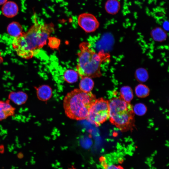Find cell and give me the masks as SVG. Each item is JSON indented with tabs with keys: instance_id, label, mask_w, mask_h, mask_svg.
Returning a JSON list of instances; mask_svg holds the SVG:
<instances>
[{
	"instance_id": "cell-1",
	"label": "cell",
	"mask_w": 169,
	"mask_h": 169,
	"mask_svg": "<svg viewBox=\"0 0 169 169\" xmlns=\"http://www.w3.org/2000/svg\"><path fill=\"white\" fill-rule=\"evenodd\" d=\"M54 30L52 23H41L34 17L33 24L29 29L14 38L12 47L20 57L27 59H31L46 45L49 35Z\"/></svg>"
},
{
	"instance_id": "cell-2",
	"label": "cell",
	"mask_w": 169,
	"mask_h": 169,
	"mask_svg": "<svg viewBox=\"0 0 169 169\" xmlns=\"http://www.w3.org/2000/svg\"><path fill=\"white\" fill-rule=\"evenodd\" d=\"M79 47L80 51L78 54L76 69L79 77L81 78L84 77H100L101 65L108 55L103 51L96 52L90 48V44L87 42L81 43Z\"/></svg>"
},
{
	"instance_id": "cell-3",
	"label": "cell",
	"mask_w": 169,
	"mask_h": 169,
	"mask_svg": "<svg viewBox=\"0 0 169 169\" xmlns=\"http://www.w3.org/2000/svg\"><path fill=\"white\" fill-rule=\"evenodd\" d=\"M96 98L91 92H84L75 89L68 93L63 101L65 113L69 118L76 120L86 119L89 110Z\"/></svg>"
},
{
	"instance_id": "cell-4",
	"label": "cell",
	"mask_w": 169,
	"mask_h": 169,
	"mask_svg": "<svg viewBox=\"0 0 169 169\" xmlns=\"http://www.w3.org/2000/svg\"><path fill=\"white\" fill-rule=\"evenodd\" d=\"M110 122L122 131L131 130L134 127V113L132 106L120 97L109 101Z\"/></svg>"
},
{
	"instance_id": "cell-5",
	"label": "cell",
	"mask_w": 169,
	"mask_h": 169,
	"mask_svg": "<svg viewBox=\"0 0 169 169\" xmlns=\"http://www.w3.org/2000/svg\"><path fill=\"white\" fill-rule=\"evenodd\" d=\"M109 117V101L103 98L96 99L91 106L87 120L98 126L105 122Z\"/></svg>"
},
{
	"instance_id": "cell-6",
	"label": "cell",
	"mask_w": 169,
	"mask_h": 169,
	"mask_svg": "<svg viewBox=\"0 0 169 169\" xmlns=\"http://www.w3.org/2000/svg\"><path fill=\"white\" fill-rule=\"evenodd\" d=\"M77 21L79 25L88 33L95 31L100 25L97 18L93 14L89 13H83L79 14Z\"/></svg>"
},
{
	"instance_id": "cell-7",
	"label": "cell",
	"mask_w": 169,
	"mask_h": 169,
	"mask_svg": "<svg viewBox=\"0 0 169 169\" xmlns=\"http://www.w3.org/2000/svg\"><path fill=\"white\" fill-rule=\"evenodd\" d=\"M15 111V108L10 104L9 100L6 101L0 100V121L13 115Z\"/></svg>"
},
{
	"instance_id": "cell-8",
	"label": "cell",
	"mask_w": 169,
	"mask_h": 169,
	"mask_svg": "<svg viewBox=\"0 0 169 169\" xmlns=\"http://www.w3.org/2000/svg\"><path fill=\"white\" fill-rule=\"evenodd\" d=\"M8 100L18 105L25 104L28 99V95L23 91H11L8 95Z\"/></svg>"
},
{
	"instance_id": "cell-9",
	"label": "cell",
	"mask_w": 169,
	"mask_h": 169,
	"mask_svg": "<svg viewBox=\"0 0 169 169\" xmlns=\"http://www.w3.org/2000/svg\"><path fill=\"white\" fill-rule=\"evenodd\" d=\"M36 91L37 96L39 100L47 101L49 100L52 95L51 88L47 85H43L38 87H34Z\"/></svg>"
},
{
	"instance_id": "cell-10",
	"label": "cell",
	"mask_w": 169,
	"mask_h": 169,
	"mask_svg": "<svg viewBox=\"0 0 169 169\" xmlns=\"http://www.w3.org/2000/svg\"><path fill=\"white\" fill-rule=\"evenodd\" d=\"M2 10L4 15L7 17L11 18L17 15L18 8L15 3L9 1L6 2L3 4Z\"/></svg>"
},
{
	"instance_id": "cell-11",
	"label": "cell",
	"mask_w": 169,
	"mask_h": 169,
	"mask_svg": "<svg viewBox=\"0 0 169 169\" xmlns=\"http://www.w3.org/2000/svg\"><path fill=\"white\" fill-rule=\"evenodd\" d=\"M7 31L9 35L14 38L20 36L23 32L21 25L15 22L9 24L7 27Z\"/></svg>"
},
{
	"instance_id": "cell-12",
	"label": "cell",
	"mask_w": 169,
	"mask_h": 169,
	"mask_svg": "<svg viewBox=\"0 0 169 169\" xmlns=\"http://www.w3.org/2000/svg\"><path fill=\"white\" fill-rule=\"evenodd\" d=\"M120 8V4L118 0H107L105 4L106 12L111 15L117 13Z\"/></svg>"
},
{
	"instance_id": "cell-13",
	"label": "cell",
	"mask_w": 169,
	"mask_h": 169,
	"mask_svg": "<svg viewBox=\"0 0 169 169\" xmlns=\"http://www.w3.org/2000/svg\"><path fill=\"white\" fill-rule=\"evenodd\" d=\"M151 35L154 41L158 42L164 41L166 40L167 37L166 31L159 27L152 29L151 32Z\"/></svg>"
},
{
	"instance_id": "cell-14",
	"label": "cell",
	"mask_w": 169,
	"mask_h": 169,
	"mask_svg": "<svg viewBox=\"0 0 169 169\" xmlns=\"http://www.w3.org/2000/svg\"><path fill=\"white\" fill-rule=\"evenodd\" d=\"M94 83L92 78L84 77L81 78L79 83V89L85 92H91L93 88Z\"/></svg>"
},
{
	"instance_id": "cell-15",
	"label": "cell",
	"mask_w": 169,
	"mask_h": 169,
	"mask_svg": "<svg viewBox=\"0 0 169 169\" xmlns=\"http://www.w3.org/2000/svg\"><path fill=\"white\" fill-rule=\"evenodd\" d=\"M120 97L125 101L129 103L133 97L132 89L129 86H124L120 90Z\"/></svg>"
},
{
	"instance_id": "cell-16",
	"label": "cell",
	"mask_w": 169,
	"mask_h": 169,
	"mask_svg": "<svg viewBox=\"0 0 169 169\" xmlns=\"http://www.w3.org/2000/svg\"><path fill=\"white\" fill-rule=\"evenodd\" d=\"M79 74L77 71L73 69H68L64 73V80L68 83H73L78 81Z\"/></svg>"
},
{
	"instance_id": "cell-17",
	"label": "cell",
	"mask_w": 169,
	"mask_h": 169,
	"mask_svg": "<svg viewBox=\"0 0 169 169\" xmlns=\"http://www.w3.org/2000/svg\"><path fill=\"white\" fill-rule=\"evenodd\" d=\"M135 76L136 80L141 83L146 82L149 78V74L147 70L143 68H139L136 70Z\"/></svg>"
},
{
	"instance_id": "cell-18",
	"label": "cell",
	"mask_w": 169,
	"mask_h": 169,
	"mask_svg": "<svg viewBox=\"0 0 169 169\" xmlns=\"http://www.w3.org/2000/svg\"><path fill=\"white\" fill-rule=\"evenodd\" d=\"M135 93L138 97L145 98L149 95L150 90L146 85L140 84L136 86L135 89Z\"/></svg>"
},
{
	"instance_id": "cell-19",
	"label": "cell",
	"mask_w": 169,
	"mask_h": 169,
	"mask_svg": "<svg viewBox=\"0 0 169 169\" xmlns=\"http://www.w3.org/2000/svg\"><path fill=\"white\" fill-rule=\"evenodd\" d=\"M133 109L134 113L139 116L144 115L147 111L146 106L142 103L136 104L133 108Z\"/></svg>"
},
{
	"instance_id": "cell-20",
	"label": "cell",
	"mask_w": 169,
	"mask_h": 169,
	"mask_svg": "<svg viewBox=\"0 0 169 169\" xmlns=\"http://www.w3.org/2000/svg\"><path fill=\"white\" fill-rule=\"evenodd\" d=\"M49 45L52 48H56L58 47L60 44L59 40L55 37H49L48 38Z\"/></svg>"
},
{
	"instance_id": "cell-21",
	"label": "cell",
	"mask_w": 169,
	"mask_h": 169,
	"mask_svg": "<svg viewBox=\"0 0 169 169\" xmlns=\"http://www.w3.org/2000/svg\"><path fill=\"white\" fill-rule=\"evenodd\" d=\"M105 169H124L120 165H115L113 164L107 165L106 166Z\"/></svg>"
},
{
	"instance_id": "cell-22",
	"label": "cell",
	"mask_w": 169,
	"mask_h": 169,
	"mask_svg": "<svg viewBox=\"0 0 169 169\" xmlns=\"http://www.w3.org/2000/svg\"><path fill=\"white\" fill-rule=\"evenodd\" d=\"M169 23L167 21H165L163 24V28L165 31L168 30L169 29Z\"/></svg>"
},
{
	"instance_id": "cell-23",
	"label": "cell",
	"mask_w": 169,
	"mask_h": 169,
	"mask_svg": "<svg viewBox=\"0 0 169 169\" xmlns=\"http://www.w3.org/2000/svg\"><path fill=\"white\" fill-rule=\"evenodd\" d=\"M3 59L2 55V53L0 52V65L3 62Z\"/></svg>"
},
{
	"instance_id": "cell-24",
	"label": "cell",
	"mask_w": 169,
	"mask_h": 169,
	"mask_svg": "<svg viewBox=\"0 0 169 169\" xmlns=\"http://www.w3.org/2000/svg\"><path fill=\"white\" fill-rule=\"evenodd\" d=\"M7 0H0V5L3 4L7 2Z\"/></svg>"
}]
</instances>
